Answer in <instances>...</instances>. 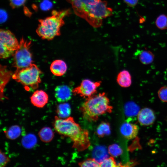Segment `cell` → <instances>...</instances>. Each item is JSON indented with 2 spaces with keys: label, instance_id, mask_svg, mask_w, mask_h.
<instances>
[{
  "label": "cell",
  "instance_id": "cell-12",
  "mask_svg": "<svg viewBox=\"0 0 167 167\" xmlns=\"http://www.w3.org/2000/svg\"><path fill=\"white\" fill-rule=\"evenodd\" d=\"M48 96L46 92L42 90H37L30 97V101L34 106L41 108L48 103Z\"/></svg>",
  "mask_w": 167,
  "mask_h": 167
},
{
  "label": "cell",
  "instance_id": "cell-19",
  "mask_svg": "<svg viewBox=\"0 0 167 167\" xmlns=\"http://www.w3.org/2000/svg\"><path fill=\"white\" fill-rule=\"evenodd\" d=\"M37 142L36 137L31 134L25 135L22 139L21 141L23 146L27 149H31L34 147Z\"/></svg>",
  "mask_w": 167,
  "mask_h": 167
},
{
  "label": "cell",
  "instance_id": "cell-16",
  "mask_svg": "<svg viewBox=\"0 0 167 167\" xmlns=\"http://www.w3.org/2000/svg\"><path fill=\"white\" fill-rule=\"evenodd\" d=\"M38 135L42 142L47 143L52 140L54 136V134L51 128L45 127H43L40 131Z\"/></svg>",
  "mask_w": 167,
  "mask_h": 167
},
{
  "label": "cell",
  "instance_id": "cell-17",
  "mask_svg": "<svg viewBox=\"0 0 167 167\" xmlns=\"http://www.w3.org/2000/svg\"><path fill=\"white\" fill-rule=\"evenodd\" d=\"M56 111L59 117L62 118H68L71 113L70 105L67 103L60 104L57 106Z\"/></svg>",
  "mask_w": 167,
  "mask_h": 167
},
{
  "label": "cell",
  "instance_id": "cell-27",
  "mask_svg": "<svg viewBox=\"0 0 167 167\" xmlns=\"http://www.w3.org/2000/svg\"><path fill=\"white\" fill-rule=\"evenodd\" d=\"M79 165L80 166L84 167H100V163L93 158L87 159L80 162Z\"/></svg>",
  "mask_w": 167,
  "mask_h": 167
},
{
  "label": "cell",
  "instance_id": "cell-21",
  "mask_svg": "<svg viewBox=\"0 0 167 167\" xmlns=\"http://www.w3.org/2000/svg\"><path fill=\"white\" fill-rule=\"evenodd\" d=\"M154 58V55L153 53L148 50L142 51L139 56L140 61L144 65H148L152 63Z\"/></svg>",
  "mask_w": 167,
  "mask_h": 167
},
{
  "label": "cell",
  "instance_id": "cell-9",
  "mask_svg": "<svg viewBox=\"0 0 167 167\" xmlns=\"http://www.w3.org/2000/svg\"><path fill=\"white\" fill-rule=\"evenodd\" d=\"M138 120L141 125L148 126L152 124L154 122L156 117L153 110L148 108H144L139 111Z\"/></svg>",
  "mask_w": 167,
  "mask_h": 167
},
{
  "label": "cell",
  "instance_id": "cell-14",
  "mask_svg": "<svg viewBox=\"0 0 167 167\" xmlns=\"http://www.w3.org/2000/svg\"><path fill=\"white\" fill-rule=\"evenodd\" d=\"M117 81L118 84L123 88H128L132 83L131 77L129 72L126 70L120 71L118 74Z\"/></svg>",
  "mask_w": 167,
  "mask_h": 167
},
{
  "label": "cell",
  "instance_id": "cell-15",
  "mask_svg": "<svg viewBox=\"0 0 167 167\" xmlns=\"http://www.w3.org/2000/svg\"><path fill=\"white\" fill-rule=\"evenodd\" d=\"M109 154L108 151L106 148L101 146L96 147L92 153L93 158L99 163L108 157Z\"/></svg>",
  "mask_w": 167,
  "mask_h": 167
},
{
  "label": "cell",
  "instance_id": "cell-10",
  "mask_svg": "<svg viewBox=\"0 0 167 167\" xmlns=\"http://www.w3.org/2000/svg\"><path fill=\"white\" fill-rule=\"evenodd\" d=\"M72 92V90L68 86L59 85L56 86L55 89V97L58 102H64L71 99Z\"/></svg>",
  "mask_w": 167,
  "mask_h": 167
},
{
  "label": "cell",
  "instance_id": "cell-34",
  "mask_svg": "<svg viewBox=\"0 0 167 167\" xmlns=\"http://www.w3.org/2000/svg\"><path fill=\"white\" fill-rule=\"evenodd\" d=\"M51 3L50 2L47 1H44L41 4V8L44 10H47L50 8L51 6Z\"/></svg>",
  "mask_w": 167,
  "mask_h": 167
},
{
  "label": "cell",
  "instance_id": "cell-26",
  "mask_svg": "<svg viewBox=\"0 0 167 167\" xmlns=\"http://www.w3.org/2000/svg\"><path fill=\"white\" fill-rule=\"evenodd\" d=\"M100 167H115L120 166L117 164L113 157H108L100 163Z\"/></svg>",
  "mask_w": 167,
  "mask_h": 167
},
{
  "label": "cell",
  "instance_id": "cell-22",
  "mask_svg": "<svg viewBox=\"0 0 167 167\" xmlns=\"http://www.w3.org/2000/svg\"><path fill=\"white\" fill-rule=\"evenodd\" d=\"M1 93L3 92L5 85L8 82L10 77L11 73L6 69L5 66H2L1 65Z\"/></svg>",
  "mask_w": 167,
  "mask_h": 167
},
{
  "label": "cell",
  "instance_id": "cell-33",
  "mask_svg": "<svg viewBox=\"0 0 167 167\" xmlns=\"http://www.w3.org/2000/svg\"><path fill=\"white\" fill-rule=\"evenodd\" d=\"M129 6L134 7L138 3V0H123Z\"/></svg>",
  "mask_w": 167,
  "mask_h": 167
},
{
  "label": "cell",
  "instance_id": "cell-20",
  "mask_svg": "<svg viewBox=\"0 0 167 167\" xmlns=\"http://www.w3.org/2000/svg\"><path fill=\"white\" fill-rule=\"evenodd\" d=\"M21 133L20 127L18 125L11 126L5 131V135L8 139L11 140L16 139L20 135Z\"/></svg>",
  "mask_w": 167,
  "mask_h": 167
},
{
  "label": "cell",
  "instance_id": "cell-13",
  "mask_svg": "<svg viewBox=\"0 0 167 167\" xmlns=\"http://www.w3.org/2000/svg\"><path fill=\"white\" fill-rule=\"evenodd\" d=\"M67 69V66L66 63L61 60L54 61L50 66V70L51 72L57 76H61L64 75Z\"/></svg>",
  "mask_w": 167,
  "mask_h": 167
},
{
  "label": "cell",
  "instance_id": "cell-6",
  "mask_svg": "<svg viewBox=\"0 0 167 167\" xmlns=\"http://www.w3.org/2000/svg\"><path fill=\"white\" fill-rule=\"evenodd\" d=\"M31 41L22 37L19 42V48L13 54V66L19 70L28 67L32 64V55L30 50Z\"/></svg>",
  "mask_w": 167,
  "mask_h": 167
},
{
  "label": "cell",
  "instance_id": "cell-18",
  "mask_svg": "<svg viewBox=\"0 0 167 167\" xmlns=\"http://www.w3.org/2000/svg\"><path fill=\"white\" fill-rule=\"evenodd\" d=\"M124 109L125 114L128 117L137 115L140 110L139 107L132 101L127 102L125 105Z\"/></svg>",
  "mask_w": 167,
  "mask_h": 167
},
{
  "label": "cell",
  "instance_id": "cell-31",
  "mask_svg": "<svg viewBox=\"0 0 167 167\" xmlns=\"http://www.w3.org/2000/svg\"><path fill=\"white\" fill-rule=\"evenodd\" d=\"M10 161L9 158L3 152L0 151V163L1 167H4Z\"/></svg>",
  "mask_w": 167,
  "mask_h": 167
},
{
  "label": "cell",
  "instance_id": "cell-2",
  "mask_svg": "<svg viewBox=\"0 0 167 167\" xmlns=\"http://www.w3.org/2000/svg\"><path fill=\"white\" fill-rule=\"evenodd\" d=\"M54 127L60 135L70 138L73 143V147L79 151L88 148L90 145L89 133L76 123L72 117L62 118L56 116Z\"/></svg>",
  "mask_w": 167,
  "mask_h": 167
},
{
  "label": "cell",
  "instance_id": "cell-25",
  "mask_svg": "<svg viewBox=\"0 0 167 167\" xmlns=\"http://www.w3.org/2000/svg\"><path fill=\"white\" fill-rule=\"evenodd\" d=\"M109 154L112 156L117 157L122 153V150L117 144H114L110 145L108 149Z\"/></svg>",
  "mask_w": 167,
  "mask_h": 167
},
{
  "label": "cell",
  "instance_id": "cell-4",
  "mask_svg": "<svg viewBox=\"0 0 167 167\" xmlns=\"http://www.w3.org/2000/svg\"><path fill=\"white\" fill-rule=\"evenodd\" d=\"M112 107L105 92L99 93L87 98L80 108L84 118L89 121L97 120L106 113L112 112Z\"/></svg>",
  "mask_w": 167,
  "mask_h": 167
},
{
  "label": "cell",
  "instance_id": "cell-24",
  "mask_svg": "<svg viewBox=\"0 0 167 167\" xmlns=\"http://www.w3.org/2000/svg\"><path fill=\"white\" fill-rule=\"evenodd\" d=\"M155 24L158 28L161 30H165L167 28V15L161 14L156 19Z\"/></svg>",
  "mask_w": 167,
  "mask_h": 167
},
{
  "label": "cell",
  "instance_id": "cell-29",
  "mask_svg": "<svg viewBox=\"0 0 167 167\" xmlns=\"http://www.w3.org/2000/svg\"><path fill=\"white\" fill-rule=\"evenodd\" d=\"M157 94L159 98L161 101L167 102V86L161 88L158 91Z\"/></svg>",
  "mask_w": 167,
  "mask_h": 167
},
{
  "label": "cell",
  "instance_id": "cell-30",
  "mask_svg": "<svg viewBox=\"0 0 167 167\" xmlns=\"http://www.w3.org/2000/svg\"><path fill=\"white\" fill-rule=\"evenodd\" d=\"M27 0H10V4L12 9L24 5Z\"/></svg>",
  "mask_w": 167,
  "mask_h": 167
},
{
  "label": "cell",
  "instance_id": "cell-11",
  "mask_svg": "<svg viewBox=\"0 0 167 167\" xmlns=\"http://www.w3.org/2000/svg\"><path fill=\"white\" fill-rule=\"evenodd\" d=\"M120 131L123 137L128 139H132L137 136L139 128L137 125L129 122H125L121 125Z\"/></svg>",
  "mask_w": 167,
  "mask_h": 167
},
{
  "label": "cell",
  "instance_id": "cell-8",
  "mask_svg": "<svg viewBox=\"0 0 167 167\" xmlns=\"http://www.w3.org/2000/svg\"><path fill=\"white\" fill-rule=\"evenodd\" d=\"M0 41V44L11 50L15 51L19 47V43L15 35L8 30L1 29Z\"/></svg>",
  "mask_w": 167,
  "mask_h": 167
},
{
  "label": "cell",
  "instance_id": "cell-32",
  "mask_svg": "<svg viewBox=\"0 0 167 167\" xmlns=\"http://www.w3.org/2000/svg\"><path fill=\"white\" fill-rule=\"evenodd\" d=\"M7 15L6 12L3 10L0 11V21L1 23L4 22L7 19Z\"/></svg>",
  "mask_w": 167,
  "mask_h": 167
},
{
  "label": "cell",
  "instance_id": "cell-5",
  "mask_svg": "<svg viewBox=\"0 0 167 167\" xmlns=\"http://www.w3.org/2000/svg\"><path fill=\"white\" fill-rule=\"evenodd\" d=\"M41 73L38 67L32 63L28 67L16 70L12 77L23 85L27 90L30 88L35 89L41 82L40 75Z\"/></svg>",
  "mask_w": 167,
  "mask_h": 167
},
{
  "label": "cell",
  "instance_id": "cell-3",
  "mask_svg": "<svg viewBox=\"0 0 167 167\" xmlns=\"http://www.w3.org/2000/svg\"><path fill=\"white\" fill-rule=\"evenodd\" d=\"M70 9L53 11L52 15L38 20L39 24L36 32L42 39L51 40L61 35L60 29L64 24L63 19L70 14Z\"/></svg>",
  "mask_w": 167,
  "mask_h": 167
},
{
  "label": "cell",
  "instance_id": "cell-23",
  "mask_svg": "<svg viewBox=\"0 0 167 167\" xmlns=\"http://www.w3.org/2000/svg\"><path fill=\"white\" fill-rule=\"evenodd\" d=\"M97 135L99 137H102L109 135L110 133V125L106 122H102L98 126L96 131Z\"/></svg>",
  "mask_w": 167,
  "mask_h": 167
},
{
  "label": "cell",
  "instance_id": "cell-1",
  "mask_svg": "<svg viewBox=\"0 0 167 167\" xmlns=\"http://www.w3.org/2000/svg\"><path fill=\"white\" fill-rule=\"evenodd\" d=\"M75 13L95 28L101 27L103 20L111 16L113 10L103 0H66Z\"/></svg>",
  "mask_w": 167,
  "mask_h": 167
},
{
  "label": "cell",
  "instance_id": "cell-7",
  "mask_svg": "<svg viewBox=\"0 0 167 167\" xmlns=\"http://www.w3.org/2000/svg\"><path fill=\"white\" fill-rule=\"evenodd\" d=\"M101 83V81L93 82L88 79H85L79 86L73 89L72 92L75 95L87 98L96 93L97 89Z\"/></svg>",
  "mask_w": 167,
  "mask_h": 167
},
{
  "label": "cell",
  "instance_id": "cell-28",
  "mask_svg": "<svg viewBox=\"0 0 167 167\" xmlns=\"http://www.w3.org/2000/svg\"><path fill=\"white\" fill-rule=\"evenodd\" d=\"M15 51L11 50L6 47L0 44V57L1 58H7L13 55Z\"/></svg>",
  "mask_w": 167,
  "mask_h": 167
}]
</instances>
